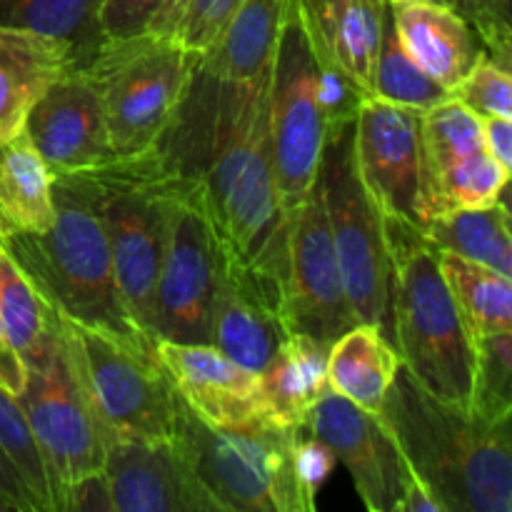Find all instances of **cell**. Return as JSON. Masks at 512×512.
Here are the masks:
<instances>
[{
    "mask_svg": "<svg viewBox=\"0 0 512 512\" xmlns=\"http://www.w3.org/2000/svg\"><path fill=\"white\" fill-rule=\"evenodd\" d=\"M158 148L195 188L225 258L285 295L290 220L270 158V70L253 83L198 70Z\"/></svg>",
    "mask_w": 512,
    "mask_h": 512,
    "instance_id": "1",
    "label": "cell"
},
{
    "mask_svg": "<svg viewBox=\"0 0 512 512\" xmlns=\"http://www.w3.org/2000/svg\"><path fill=\"white\" fill-rule=\"evenodd\" d=\"M378 415L438 512L512 510V418L435 398L403 365Z\"/></svg>",
    "mask_w": 512,
    "mask_h": 512,
    "instance_id": "2",
    "label": "cell"
},
{
    "mask_svg": "<svg viewBox=\"0 0 512 512\" xmlns=\"http://www.w3.org/2000/svg\"><path fill=\"white\" fill-rule=\"evenodd\" d=\"M53 200L55 220L48 233L0 228V250L18 265L60 320L98 330L128 348L155 353V340L133 323L120 298L88 178L83 173L55 175Z\"/></svg>",
    "mask_w": 512,
    "mask_h": 512,
    "instance_id": "3",
    "label": "cell"
},
{
    "mask_svg": "<svg viewBox=\"0 0 512 512\" xmlns=\"http://www.w3.org/2000/svg\"><path fill=\"white\" fill-rule=\"evenodd\" d=\"M390 250V340L400 365L425 390L470 408L475 343L445 285L438 250L420 228L388 220Z\"/></svg>",
    "mask_w": 512,
    "mask_h": 512,
    "instance_id": "4",
    "label": "cell"
},
{
    "mask_svg": "<svg viewBox=\"0 0 512 512\" xmlns=\"http://www.w3.org/2000/svg\"><path fill=\"white\" fill-rule=\"evenodd\" d=\"M103 105L115 158H135L158 148L178 118L200 55L160 35L105 38L80 63Z\"/></svg>",
    "mask_w": 512,
    "mask_h": 512,
    "instance_id": "5",
    "label": "cell"
},
{
    "mask_svg": "<svg viewBox=\"0 0 512 512\" xmlns=\"http://www.w3.org/2000/svg\"><path fill=\"white\" fill-rule=\"evenodd\" d=\"M108 238L115 283L133 323L153 340V295L168 238L175 170L163 150L85 170Z\"/></svg>",
    "mask_w": 512,
    "mask_h": 512,
    "instance_id": "6",
    "label": "cell"
},
{
    "mask_svg": "<svg viewBox=\"0 0 512 512\" xmlns=\"http://www.w3.org/2000/svg\"><path fill=\"white\" fill-rule=\"evenodd\" d=\"M298 428L270 418L218 428L180 400L175 440L225 512H315L295 478Z\"/></svg>",
    "mask_w": 512,
    "mask_h": 512,
    "instance_id": "7",
    "label": "cell"
},
{
    "mask_svg": "<svg viewBox=\"0 0 512 512\" xmlns=\"http://www.w3.org/2000/svg\"><path fill=\"white\" fill-rule=\"evenodd\" d=\"M353 123L325 138L318 183L338 255L345 293L358 323L378 325L390 338V250L383 215L355 163Z\"/></svg>",
    "mask_w": 512,
    "mask_h": 512,
    "instance_id": "8",
    "label": "cell"
},
{
    "mask_svg": "<svg viewBox=\"0 0 512 512\" xmlns=\"http://www.w3.org/2000/svg\"><path fill=\"white\" fill-rule=\"evenodd\" d=\"M60 323L75 373L108 443L173 438L180 398L158 355L128 348L98 330Z\"/></svg>",
    "mask_w": 512,
    "mask_h": 512,
    "instance_id": "9",
    "label": "cell"
},
{
    "mask_svg": "<svg viewBox=\"0 0 512 512\" xmlns=\"http://www.w3.org/2000/svg\"><path fill=\"white\" fill-rule=\"evenodd\" d=\"M328 125L315 95L303 5L290 0L270 68V158L285 218H293L318 180Z\"/></svg>",
    "mask_w": 512,
    "mask_h": 512,
    "instance_id": "10",
    "label": "cell"
},
{
    "mask_svg": "<svg viewBox=\"0 0 512 512\" xmlns=\"http://www.w3.org/2000/svg\"><path fill=\"white\" fill-rule=\"evenodd\" d=\"M18 403L28 418L55 490L58 512L75 483L103 473L108 435L88 403L60 323L58 343L33 368H25Z\"/></svg>",
    "mask_w": 512,
    "mask_h": 512,
    "instance_id": "11",
    "label": "cell"
},
{
    "mask_svg": "<svg viewBox=\"0 0 512 512\" xmlns=\"http://www.w3.org/2000/svg\"><path fill=\"white\" fill-rule=\"evenodd\" d=\"M220 260L223 250L210 228L203 203L190 180L175 170L168 238L150 320L155 343H210V308L218 285Z\"/></svg>",
    "mask_w": 512,
    "mask_h": 512,
    "instance_id": "12",
    "label": "cell"
},
{
    "mask_svg": "<svg viewBox=\"0 0 512 512\" xmlns=\"http://www.w3.org/2000/svg\"><path fill=\"white\" fill-rule=\"evenodd\" d=\"M355 163L380 215L423 228L440 215L423 143V110L365 98L355 115Z\"/></svg>",
    "mask_w": 512,
    "mask_h": 512,
    "instance_id": "13",
    "label": "cell"
},
{
    "mask_svg": "<svg viewBox=\"0 0 512 512\" xmlns=\"http://www.w3.org/2000/svg\"><path fill=\"white\" fill-rule=\"evenodd\" d=\"M305 430L323 440L348 468L360 503L370 512H438L423 485L410 475L398 443L378 413L333 393L318 400Z\"/></svg>",
    "mask_w": 512,
    "mask_h": 512,
    "instance_id": "14",
    "label": "cell"
},
{
    "mask_svg": "<svg viewBox=\"0 0 512 512\" xmlns=\"http://www.w3.org/2000/svg\"><path fill=\"white\" fill-rule=\"evenodd\" d=\"M285 310L293 333L313 335L325 343H333L358 323L345 293L318 180L290 218Z\"/></svg>",
    "mask_w": 512,
    "mask_h": 512,
    "instance_id": "15",
    "label": "cell"
},
{
    "mask_svg": "<svg viewBox=\"0 0 512 512\" xmlns=\"http://www.w3.org/2000/svg\"><path fill=\"white\" fill-rule=\"evenodd\" d=\"M113 512H225L173 438L110 440L105 453Z\"/></svg>",
    "mask_w": 512,
    "mask_h": 512,
    "instance_id": "16",
    "label": "cell"
},
{
    "mask_svg": "<svg viewBox=\"0 0 512 512\" xmlns=\"http://www.w3.org/2000/svg\"><path fill=\"white\" fill-rule=\"evenodd\" d=\"M23 133L55 175H75L115 160L103 105L83 68L65 70L35 103Z\"/></svg>",
    "mask_w": 512,
    "mask_h": 512,
    "instance_id": "17",
    "label": "cell"
},
{
    "mask_svg": "<svg viewBox=\"0 0 512 512\" xmlns=\"http://www.w3.org/2000/svg\"><path fill=\"white\" fill-rule=\"evenodd\" d=\"M290 333L285 295L223 253L210 308V345L233 363L263 373Z\"/></svg>",
    "mask_w": 512,
    "mask_h": 512,
    "instance_id": "18",
    "label": "cell"
},
{
    "mask_svg": "<svg viewBox=\"0 0 512 512\" xmlns=\"http://www.w3.org/2000/svg\"><path fill=\"white\" fill-rule=\"evenodd\" d=\"M155 355L178 398L205 423L233 428L268 418L260 373L233 363L210 343L158 340Z\"/></svg>",
    "mask_w": 512,
    "mask_h": 512,
    "instance_id": "19",
    "label": "cell"
},
{
    "mask_svg": "<svg viewBox=\"0 0 512 512\" xmlns=\"http://www.w3.org/2000/svg\"><path fill=\"white\" fill-rule=\"evenodd\" d=\"M75 63L68 40L0 25V143L23 133L35 103Z\"/></svg>",
    "mask_w": 512,
    "mask_h": 512,
    "instance_id": "20",
    "label": "cell"
},
{
    "mask_svg": "<svg viewBox=\"0 0 512 512\" xmlns=\"http://www.w3.org/2000/svg\"><path fill=\"white\" fill-rule=\"evenodd\" d=\"M390 10L403 48L448 93L485 53L475 30L455 8L423 0H390Z\"/></svg>",
    "mask_w": 512,
    "mask_h": 512,
    "instance_id": "21",
    "label": "cell"
},
{
    "mask_svg": "<svg viewBox=\"0 0 512 512\" xmlns=\"http://www.w3.org/2000/svg\"><path fill=\"white\" fill-rule=\"evenodd\" d=\"M290 0H243L208 53L200 73L225 83H253L273 68Z\"/></svg>",
    "mask_w": 512,
    "mask_h": 512,
    "instance_id": "22",
    "label": "cell"
},
{
    "mask_svg": "<svg viewBox=\"0 0 512 512\" xmlns=\"http://www.w3.org/2000/svg\"><path fill=\"white\" fill-rule=\"evenodd\" d=\"M330 343L313 335L290 333L268 368L260 373L265 408L273 423L305 430L310 410L323 395L328 383Z\"/></svg>",
    "mask_w": 512,
    "mask_h": 512,
    "instance_id": "23",
    "label": "cell"
},
{
    "mask_svg": "<svg viewBox=\"0 0 512 512\" xmlns=\"http://www.w3.org/2000/svg\"><path fill=\"white\" fill-rule=\"evenodd\" d=\"M320 43L373 98V73L388 0H303Z\"/></svg>",
    "mask_w": 512,
    "mask_h": 512,
    "instance_id": "24",
    "label": "cell"
},
{
    "mask_svg": "<svg viewBox=\"0 0 512 512\" xmlns=\"http://www.w3.org/2000/svg\"><path fill=\"white\" fill-rule=\"evenodd\" d=\"M398 368L393 340L378 325L355 323L330 343V390L370 413H380Z\"/></svg>",
    "mask_w": 512,
    "mask_h": 512,
    "instance_id": "25",
    "label": "cell"
},
{
    "mask_svg": "<svg viewBox=\"0 0 512 512\" xmlns=\"http://www.w3.org/2000/svg\"><path fill=\"white\" fill-rule=\"evenodd\" d=\"M53 220V173L28 135L0 143V228L43 235Z\"/></svg>",
    "mask_w": 512,
    "mask_h": 512,
    "instance_id": "26",
    "label": "cell"
},
{
    "mask_svg": "<svg viewBox=\"0 0 512 512\" xmlns=\"http://www.w3.org/2000/svg\"><path fill=\"white\" fill-rule=\"evenodd\" d=\"M430 245L440 253H453L480 265L512 275L510 210L505 195L483 208H458L430 218L420 228Z\"/></svg>",
    "mask_w": 512,
    "mask_h": 512,
    "instance_id": "27",
    "label": "cell"
},
{
    "mask_svg": "<svg viewBox=\"0 0 512 512\" xmlns=\"http://www.w3.org/2000/svg\"><path fill=\"white\" fill-rule=\"evenodd\" d=\"M438 265L473 338L512 330V283L508 275L440 250Z\"/></svg>",
    "mask_w": 512,
    "mask_h": 512,
    "instance_id": "28",
    "label": "cell"
},
{
    "mask_svg": "<svg viewBox=\"0 0 512 512\" xmlns=\"http://www.w3.org/2000/svg\"><path fill=\"white\" fill-rule=\"evenodd\" d=\"M0 320L25 368L38 365L60 338V318L0 250Z\"/></svg>",
    "mask_w": 512,
    "mask_h": 512,
    "instance_id": "29",
    "label": "cell"
},
{
    "mask_svg": "<svg viewBox=\"0 0 512 512\" xmlns=\"http://www.w3.org/2000/svg\"><path fill=\"white\" fill-rule=\"evenodd\" d=\"M105 0H0V25L33 30L50 38L68 40L75 48L78 63L98 48V15Z\"/></svg>",
    "mask_w": 512,
    "mask_h": 512,
    "instance_id": "30",
    "label": "cell"
},
{
    "mask_svg": "<svg viewBox=\"0 0 512 512\" xmlns=\"http://www.w3.org/2000/svg\"><path fill=\"white\" fill-rule=\"evenodd\" d=\"M373 98L408 105V108L423 110V113L450 98L448 90L440 83H435V80L410 58L408 50L403 48L398 30H395L390 0L388 8H385L378 58H375Z\"/></svg>",
    "mask_w": 512,
    "mask_h": 512,
    "instance_id": "31",
    "label": "cell"
},
{
    "mask_svg": "<svg viewBox=\"0 0 512 512\" xmlns=\"http://www.w3.org/2000/svg\"><path fill=\"white\" fill-rule=\"evenodd\" d=\"M423 143L435 190L440 175H445L470 155L485 150L483 125H480L478 115L470 113L458 100L448 98L423 113ZM435 200H438V195H435Z\"/></svg>",
    "mask_w": 512,
    "mask_h": 512,
    "instance_id": "32",
    "label": "cell"
},
{
    "mask_svg": "<svg viewBox=\"0 0 512 512\" xmlns=\"http://www.w3.org/2000/svg\"><path fill=\"white\" fill-rule=\"evenodd\" d=\"M0 448L13 460L20 478L25 480L28 490L33 493L38 512H58L53 480H50L48 468H45V460L40 455L38 443H35L28 418L20 408L18 395L8 393L3 385H0Z\"/></svg>",
    "mask_w": 512,
    "mask_h": 512,
    "instance_id": "33",
    "label": "cell"
},
{
    "mask_svg": "<svg viewBox=\"0 0 512 512\" xmlns=\"http://www.w3.org/2000/svg\"><path fill=\"white\" fill-rule=\"evenodd\" d=\"M243 0H168L145 33L180 43L203 58Z\"/></svg>",
    "mask_w": 512,
    "mask_h": 512,
    "instance_id": "34",
    "label": "cell"
},
{
    "mask_svg": "<svg viewBox=\"0 0 512 512\" xmlns=\"http://www.w3.org/2000/svg\"><path fill=\"white\" fill-rule=\"evenodd\" d=\"M470 408L488 420L512 418V330L478 335Z\"/></svg>",
    "mask_w": 512,
    "mask_h": 512,
    "instance_id": "35",
    "label": "cell"
},
{
    "mask_svg": "<svg viewBox=\"0 0 512 512\" xmlns=\"http://www.w3.org/2000/svg\"><path fill=\"white\" fill-rule=\"evenodd\" d=\"M510 175V170H505L485 150L470 155L463 163L440 175L438 183H435L440 213L458 208H483V205L498 203L508 193Z\"/></svg>",
    "mask_w": 512,
    "mask_h": 512,
    "instance_id": "36",
    "label": "cell"
},
{
    "mask_svg": "<svg viewBox=\"0 0 512 512\" xmlns=\"http://www.w3.org/2000/svg\"><path fill=\"white\" fill-rule=\"evenodd\" d=\"M450 98L458 100L478 118H495V115L512 118L510 68L483 53L465 73V78L450 90Z\"/></svg>",
    "mask_w": 512,
    "mask_h": 512,
    "instance_id": "37",
    "label": "cell"
},
{
    "mask_svg": "<svg viewBox=\"0 0 512 512\" xmlns=\"http://www.w3.org/2000/svg\"><path fill=\"white\" fill-rule=\"evenodd\" d=\"M512 0H460V13L483 43L485 53L510 68L512 50Z\"/></svg>",
    "mask_w": 512,
    "mask_h": 512,
    "instance_id": "38",
    "label": "cell"
},
{
    "mask_svg": "<svg viewBox=\"0 0 512 512\" xmlns=\"http://www.w3.org/2000/svg\"><path fill=\"white\" fill-rule=\"evenodd\" d=\"M295 478H298L300 490L308 498V503L313 508H318V493L325 483H328L330 473L335 470L338 458L333 455V450L318 440L315 435H310L308 430H303L295 443Z\"/></svg>",
    "mask_w": 512,
    "mask_h": 512,
    "instance_id": "39",
    "label": "cell"
},
{
    "mask_svg": "<svg viewBox=\"0 0 512 512\" xmlns=\"http://www.w3.org/2000/svg\"><path fill=\"white\" fill-rule=\"evenodd\" d=\"M168 0H105L98 25L103 38H133L143 35Z\"/></svg>",
    "mask_w": 512,
    "mask_h": 512,
    "instance_id": "40",
    "label": "cell"
},
{
    "mask_svg": "<svg viewBox=\"0 0 512 512\" xmlns=\"http://www.w3.org/2000/svg\"><path fill=\"white\" fill-rule=\"evenodd\" d=\"M60 512H113L108 480L103 473L83 478L65 493Z\"/></svg>",
    "mask_w": 512,
    "mask_h": 512,
    "instance_id": "41",
    "label": "cell"
},
{
    "mask_svg": "<svg viewBox=\"0 0 512 512\" xmlns=\"http://www.w3.org/2000/svg\"><path fill=\"white\" fill-rule=\"evenodd\" d=\"M0 505L18 512H38L33 493H30L25 480L20 478L18 468L5 455L3 448H0Z\"/></svg>",
    "mask_w": 512,
    "mask_h": 512,
    "instance_id": "42",
    "label": "cell"
},
{
    "mask_svg": "<svg viewBox=\"0 0 512 512\" xmlns=\"http://www.w3.org/2000/svg\"><path fill=\"white\" fill-rule=\"evenodd\" d=\"M483 125V148L493 160H498L512 173V118H480Z\"/></svg>",
    "mask_w": 512,
    "mask_h": 512,
    "instance_id": "43",
    "label": "cell"
},
{
    "mask_svg": "<svg viewBox=\"0 0 512 512\" xmlns=\"http://www.w3.org/2000/svg\"><path fill=\"white\" fill-rule=\"evenodd\" d=\"M0 385L13 395H20L25 388V365L5 333L3 320H0Z\"/></svg>",
    "mask_w": 512,
    "mask_h": 512,
    "instance_id": "44",
    "label": "cell"
},
{
    "mask_svg": "<svg viewBox=\"0 0 512 512\" xmlns=\"http://www.w3.org/2000/svg\"><path fill=\"white\" fill-rule=\"evenodd\" d=\"M423 3H435V5H448V8H460V0H423ZM460 13V10H458Z\"/></svg>",
    "mask_w": 512,
    "mask_h": 512,
    "instance_id": "45",
    "label": "cell"
}]
</instances>
